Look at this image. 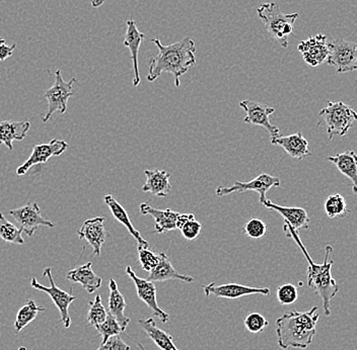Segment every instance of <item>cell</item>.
<instances>
[{
  "instance_id": "obj_1",
  "label": "cell",
  "mask_w": 357,
  "mask_h": 350,
  "mask_svg": "<svg viewBox=\"0 0 357 350\" xmlns=\"http://www.w3.org/2000/svg\"><path fill=\"white\" fill-rule=\"evenodd\" d=\"M151 42L158 47V54L149 60L147 80L155 82L162 73H171L174 75L176 88H180L181 77L196 64L195 42L188 37L167 46H164L158 38Z\"/></svg>"
},
{
  "instance_id": "obj_2",
  "label": "cell",
  "mask_w": 357,
  "mask_h": 350,
  "mask_svg": "<svg viewBox=\"0 0 357 350\" xmlns=\"http://www.w3.org/2000/svg\"><path fill=\"white\" fill-rule=\"evenodd\" d=\"M320 319L318 307L310 311H289L275 321L276 335L280 349H305L312 344Z\"/></svg>"
},
{
  "instance_id": "obj_3",
  "label": "cell",
  "mask_w": 357,
  "mask_h": 350,
  "mask_svg": "<svg viewBox=\"0 0 357 350\" xmlns=\"http://www.w3.org/2000/svg\"><path fill=\"white\" fill-rule=\"evenodd\" d=\"M283 230L287 234V237L292 238L300 247L301 250L305 254V260L309 263L307 267V285L311 289L322 298L324 311L325 315L331 314V302L339 292V287L336 280L332 276V267L334 260H330V256L333 253L334 249L331 245H328L325 248V260L322 264L312 262L309 252L305 249L298 236V232L294 231L287 225L284 224Z\"/></svg>"
},
{
  "instance_id": "obj_4",
  "label": "cell",
  "mask_w": 357,
  "mask_h": 350,
  "mask_svg": "<svg viewBox=\"0 0 357 350\" xmlns=\"http://www.w3.org/2000/svg\"><path fill=\"white\" fill-rule=\"evenodd\" d=\"M258 17L264 22L267 32L282 48L289 45V35H294V24L300 15L298 13H283L276 2L261 4L257 10Z\"/></svg>"
},
{
  "instance_id": "obj_5",
  "label": "cell",
  "mask_w": 357,
  "mask_h": 350,
  "mask_svg": "<svg viewBox=\"0 0 357 350\" xmlns=\"http://www.w3.org/2000/svg\"><path fill=\"white\" fill-rule=\"evenodd\" d=\"M319 116L325 122L329 140L335 136H345L357 120L356 111L342 102H328L327 106L320 111Z\"/></svg>"
},
{
  "instance_id": "obj_6",
  "label": "cell",
  "mask_w": 357,
  "mask_h": 350,
  "mask_svg": "<svg viewBox=\"0 0 357 350\" xmlns=\"http://www.w3.org/2000/svg\"><path fill=\"white\" fill-rule=\"evenodd\" d=\"M77 81V78L73 77L66 82L62 77L61 70L55 71L54 84L45 93V99L48 102V111L42 117L43 122H49L53 113L57 111L61 115L66 113L68 100L73 97V84Z\"/></svg>"
},
{
  "instance_id": "obj_7",
  "label": "cell",
  "mask_w": 357,
  "mask_h": 350,
  "mask_svg": "<svg viewBox=\"0 0 357 350\" xmlns=\"http://www.w3.org/2000/svg\"><path fill=\"white\" fill-rule=\"evenodd\" d=\"M327 63L337 73L354 72L357 69V45L344 39L328 42Z\"/></svg>"
},
{
  "instance_id": "obj_8",
  "label": "cell",
  "mask_w": 357,
  "mask_h": 350,
  "mask_svg": "<svg viewBox=\"0 0 357 350\" xmlns=\"http://www.w3.org/2000/svg\"><path fill=\"white\" fill-rule=\"evenodd\" d=\"M43 276L48 278L50 287L40 284L37 278H33L31 280V287L37 289V291L43 292V293L50 296L55 306L59 310L60 322L63 324L64 328L68 329L71 326V323H73L71 322L70 315H69V306L75 302L77 296H73V294L67 293V292L56 285L51 267H46L44 269Z\"/></svg>"
},
{
  "instance_id": "obj_9",
  "label": "cell",
  "mask_w": 357,
  "mask_h": 350,
  "mask_svg": "<svg viewBox=\"0 0 357 350\" xmlns=\"http://www.w3.org/2000/svg\"><path fill=\"white\" fill-rule=\"evenodd\" d=\"M280 186V178L275 176L262 173L257 176L251 182H236L231 186H218L215 191L216 197L222 198L225 196L231 195L234 193H245V191H254L259 195V202L261 205L264 204L267 200L266 195L270 189L273 187Z\"/></svg>"
},
{
  "instance_id": "obj_10",
  "label": "cell",
  "mask_w": 357,
  "mask_h": 350,
  "mask_svg": "<svg viewBox=\"0 0 357 350\" xmlns=\"http://www.w3.org/2000/svg\"><path fill=\"white\" fill-rule=\"evenodd\" d=\"M10 215L20 224L22 233L33 236L39 227L54 228L55 224L45 219L37 202H29L21 208L10 209Z\"/></svg>"
},
{
  "instance_id": "obj_11",
  "label": "cell",
  "mask_w": 357,
  "mask_h": 350,
  "mask_svg": "<svg viewBox=\"0 0 357 350\" xmlns=\"http://www.w3.org/2000/svg\"><path fill=\"white\" fill-rule=\"evenodd\" d=\"M241 109L245 111V124L254 125V126L262 127L269 132L271 138L280 136V130L278 127L274 126L270 122V116L275 111V109L254 102V100H245L240 102Z\"/></svg>"
},
{
  "instance_id": "obj_12",
  "label": "cell",
  "mask_w": 357,
  "mask_h": 350,
  "mask_svg": "<svg viewBox=\"0 0 357 350\" xmlns=\"http://www.w3.org/2000/svg\"><path fill=\"white\" fill-rule=\"evenodd\" d=\"M68 144L63 140L54 139L49 143L36 145L28 160L17 167V175H24L35 165L46 164L52 157H59L66 152Z\"/></svg>"
},
{
  "instance_id": "obj_13",
  "label": "cell",
  "mask_w": 357,
  "mask_h": 350,
  "mask_svg": "<svg viewBox=\"0 0 357 350\" xmlns=\"http://www.w3.org/2000/svg\"><path fill=\"white\" fill-rule=\"evenodd\" d=\"M126 273L135 285L138 298L153 312L156 317L160 319V322L167 323V321L169 320V315L158 304L155 283L149 282L146 278H139L137 274L134 273L131 267H126Z\"/></svg>"
},
{
  "instance_id": "obj_14",
  "label": "cell",
  "mask_w": 357,
  "mask_h": 350,
  "mask_svg": "<svg viewBox=\"0 0 357 350\" xmlns=\"http://www.w3.org/2000/svg\"><path fill=\"white\" fill-rule=\"evenodd\" d=\"M202 289L206 296H214L216 298L233 299V300L243 298V296H270L271 294L269 287H253L238 284L216 285L215 283H211L202 287Z\"/></svg>"
},
{
  "instance_id": "obj_15",
  "label": "cell",
  "mask_w": 357,
  "mask_h": 350,
  "mask_svg": "<svg viewBox=\"0 0 357 350\" xmlns=\"http://www.w3.org/2000/svg\"><path fill=\"white\" fill-rule=\"evenodd\" d=\"M303 60L307 65H322L328 57V39L323 33L312 35L305 41H301L298 46Z\"/></svg>"
},
{
  "instance_id": "obj_16",
  "label": "cell",
  "mask_w": 357,
  "mask_h": 350,
  "mask_svg": "<svg viewBox=\"0 0 357 350\" xmlns=\"http://www.w3.org/2000/svg\"><path fill=\"white\" fill-rule=\"evenodd\" d=\"M106 219L104 217H95L84 221L79 230L77 231L78 237L86 240L93 248V256H100L102 246L106 241Z\"/></svg>"
},
{
  "instance_id": "obj_17",
  "label": "cell",
  "mask_w": 357,
  "mask_h": 350,
  "mask_svg": "<svg viewBox=\"0 0 357 350\" xmlns=\"http://www.w3.org/2000/svg\"><path fill=\"white\" fill-rule=\"evenodd\" d=\"M268 209H273L278 212L279 215L284 219V224L294 229V231L298 232L301 229H309L310 219L307 211L300 207H284L280 205L274 204L271 200H267L262 205Z\"/></svg>"
},
{
  "instance_id": "obj_18",
  "label": "cell",
  "mask_w": 357,
  "mask_h": 350,
  "mask_svg": "<svg viewBox=\"0 0 357 350\" xmlns=\"http://www.w3.org/2000/svg\"><path fill=\"white\" fill-rule=\"evenodd\" d=\"M271 144L280 146L292 159L303 160L307 156H312V153L310 152L309 141L303 137L301 132L292 135H280L271 138Z\"/></svg>"
},
{
  "instance_id": "obj_19",
  "label": "cell",
  "mask_w": 357,
  "mask_h": 350,
  "mask_svg": "<svg viewBox=\"0 0 357 350\" xmlns=\"http://www.w3.org/2000/svg\"><path fill=\"white\" fill-rule=\"evenodd\" d=\"M139 212L142 215L151 216L155 220V233L165 234L176 230L177 219L180 213L172 211L171 209H160L153 208L147 202L140 205Z\"/></svg>"
},
{
  "instance_id": "obj_20",
  "label": "cell",
  "mask_w": 357,
  "mask_h": 350,
  "mask_svg": "<svg viewBox=\"0 0 357 350\" xmlns=\"http://www.w3.org/2000/svg\"><path fill=\"white\" fill-rule=\"evenodd\" d=\"M127 31L125 33L124 45L126 48H128L131 52V59L133 63V86L137 88L140 84V74L139 68H138V53H139L140 46H142V41L145 39L144 33L139 32L136 22L132 19L127 21Z\"/></svg>"
},
{
  "instance_id": "obj_21",
  "label": "cell",
  "mask_w": 357,
  "mask_h": 350,
  "mask_svg": "<svg viewBox=\"0 0 357 350\" xmlns=\"http://www.w3.org/2000/svg\"><path fill=\"white\" fill-rule=\"evenodd\" d=\"M160 256V262L158 265L149 271V278H146L149 282H167V280H180V282L188 283L192 284L194 283L193 276H187V274H182L178 273L175 269H174L173 264H172L171 260H169L167 255L165 252H160L158 253Z\"/></svg>"
},
{
  "instance_id": "obj_22",
  "label": "cell",
  "mask_w": 357,
  "mask_h": 350,
  "mask_svg": "<svg viewBox=\"0 0 357 350\" xmlns=\"http://www.w3.org/2000/svg\"><path fill=\"white\" fill-rule=\"evenodd\" d=\"M66 278L73 284L82 285V287L89 294H93L100 289L102 285V278L93 271V263L88 262L86 264L71 269L66 274Z\"/></svg>"
},
{
  "instance_id": "obj_23",
  "label": "cell",
  "mask_w": 357,
  "mask_h": 350,
  "mask_svg": "<svg viewBox=\"0 0 357 350\" xmlns=\"http://www.w3.org/2000/svg\"><path fill=\"white\" fill-rule=\"evenodd\" d=\"M31 129L30 122L3 120L0 122V145L13 150V142L22 141L28 136Z\"/></svg>"
},
{
  "instance_id": "obj_24",
  "label": "cell",
  "mask_w": 357,
  "mask_h": 350,
  "mask_svg": "<svg viewBox=\"0 0 357 350\" xmlns=\"http://www.w3.org/2000/svg\"><path fill=\"white\" fill-rule=\"evenodd\" d=\"M126 307V301L118 289L117 283L114 278H111L109 282V313L119 323L123 332L127 329V326L130 323V318L125 315Z\"/></svg>"
},
{
  "instance_id": "obj_25",
  "label": "cell",
  "mask_w": 357,
  "mask_h": 350,
  "mask_svg": "<svg viewBox=\"0 0 357 350\" xmlns=\"http://www.w3.org/2000/svg\"><path fill=\"white\" fill-rule=\"evenodd\" d=\"M146 182L142 186L144 193H151L158 198H166L171 191L172 184L169 182V175L166 170H145Z\"/></svg>"
},
{
  "instance_id": "obj_26",
  "label": "cell",
  "mask_w": 357,
  "mask_h": 350,
  "mask_svg": "<svg viewBox=\"0 0 357 350\" xmlns=\"http://www.w3.org/2000/svg\"><path fill=\"white\" fill-rule=\"evenodd\" d=\"M104 200L107 206L110 209L113 217L115 218L118 222L121 223L123 226L127 229V231L131 234L134 239L137 241L138 245L149 247V242L140 235L139 231L133 226L132 222H131L130 218H129L128 213H127L126 209L123 208L122 205L119 204L117 200H115L113 196L111 195L105 196Z\"/></svg>"
},
{
  "instance_id": "obj_27",
  "label": "cell",
  "mask_w": 357,
  "mask_h": 350,
  "mask_svg": "<svg viewBox=\"0 0 357 350\" xmlns=\"http://www.w3.org/2000/svg\"><path fill=\"white\" fill-rule=\"evenodd\" d=\"M328 161L332 162L346 177L349 178L354 186V193H357V156L354 150L329 156Z\"/></svg>"
},
{
  "instance_id": "obj_28",
  "label": "cell",
  "mask_w": 357,
  "mask_h": 350,
  "mask_svg": "<svg viewBox=\"0 0 357 350\" xmlns=\"http://www.w3.org/2000/svg\"><path fill=\"white\" fill-rule=\"evenodd\" d=\"M138 323L158 349L162 350H180L174 342L173 336L160 329L153 318L140 319Z\"/></svg>"
},
{
  "instance_id": "obj_29",
  "label": "cell",
  "mask_w": 357,
  "mask_h": 350,
  "mask_svg": "<svg viewBox=\"0 0 357 350\" xmlns=\"http://www.w3.org/2000/svg\"><path fill=\"white\" fill-rule=\"evenodd\" d=\"M44 311L45 308L38 306L35 301L29 300L17 312L15 325H13L15 333L22 332V330L26 328L29 324H31L37 318L38 314Z\"/></svg>"
},
{
  "instance_id": "obj_30",
  "label": "cell",
  "mask_w": 357,
  "mask_h": 350,
  "mask_svg": "<svg viewBox=\"0 0 357 350\" xmlns=\"http://www.w3.org/2000/svg\"><path fill=\"white\" fill-rule=\"evenodd\" d=\"M176 226L182 233L183 237L188 241L195 240L202 230V224L195 219L193 214L180 213Z\"/></svg>"
},
{
  "instance_id": "obj_31",
  "label": "cell",
  "mask_w": 357,
  "mask_h": 350,
  "mask_svg": "<svg viewBox=\"0 0 357 350\" xmlns=\"http://www.w3.org/2000/svg\"><path fill=\"white\" fill-rule=\"evenodd\" d=\"M326 215L330 219H341L346 217L350 209L347 208V202L343 196L336 193L327 198L324 204Z\"/></svg>"
},
{
  "instance_id": "obj_32",
  "label": "cell",
  "mask_w": 357,
  "mask_h": 350,
  "mask_svg": "<svg viewBox=\"0 0 357 350\" xmlns=\"http://www.w3.org/2000/svg\"><path fill=\"white\" fill-rule=\"evenodd\" d=\"M22 230L10 222L3 214L0 213V237L6 242L11 244L24 245V240L22 236Z\"/></svg>"
},
{
  "instance_id": "obj_33",
  "label": "cell",
  "mask_w": 357,
  "mask_h": 350,
  "mask_svg": "<svg viewBox=\"0 0 357 350\" xmlns=\"http://www.w3.org/2000/svg\"><path fill=\"white\" fill-rule=\"evenodd\" d=\"M89 306L86 323H88L89 326L95 327V329H97L106 320L108 312H107L106 308L102 305V298H100V295H97L95 300L89 301Z\"/></svg>"
},
{
  "instance_id": "obj_34",
  "label": "cell",
  "mask_w": 357,
  "mask_h": 350,
  "mask_svg": "<svg viewBox=\"0 0 357 350\" xmlns=\"http://www.w3.org/2000/svg\"><path fill=\"white\" fill-rule=\"evenodd\" d=\"M96 330L99 332L100 338H102V343L106 342L112 336L120 335L123 332L119 323L110 313H108L106 320Z\"/></svg>"
},
{
  "instance_id": "obj_35",
  "label": "cell",
  "mask_w": 357,
  "mask_h": 350,
  "mask_svg": "<svg viewBox=\"0 0 357 350\" xmlns=\"http://www.w3.org/2000/svg\"><path fill=\"white\" fill-rule=\"evenodd\" d=\"M137 251L138 260H139L142 269L147 271V273L153 271L156 265H158V262H160L158 253H155V251L151 250L149 246H142V245H138Z\"/></svg>"
},
{
  "instance_id": "obj_36",
  "label": "cell",
  "mask_w": 357,
  "mask_h": 350,
  "mask_svg": "<svg viewBox=\"0 0 357 350\" xmlns=\"http://www.w3.org/2000/svg\"><path fill=\"white\" fill-rule=\"evenodd\" d=\"M243 231H244L245 235L251 239H261L266 235L267 225L265 224L264 221L253 218L245 223Z\"/></svg>"
},
{
  "instance_id": "obj_37",
  "label": "cell",
  "mask_w": 357,
  "mask_h": 350,
  "mask_svg": "<svg viewBox=\"0 0 357 350\" xmlns=\"http://www.w3.org/2000/svg\"><path fill=\"white\" fill-rule=\"evenodd\" d=\"M278 302L283 306L294 304L298 298V287L292 284H285L278 287L276 291Z\"/></svg>"
},
{
  "instance_id": "obj_38",
  "label": "cell",
  "mask_w": 357,
  "mask_h": 350,
  "mask_svg": "<svg viewBox=\"0 0 357 350\" xmlns=\"http://www.w3.org/2000/svg\"><path fill=\"white\" fill-rule=\"evenodd\" d=\"M244 323L248 331L253 334L261 333V332L264 331L268 325H269L267 319L265 318L262 314L257 313V312L249 314V315L245 318Z\"/></svg>"
},
{
  "instance_id": "obj_39",
  "label": "cell",
  "mask_w": 357,
  "mask_h": 350,
  "mask_svg": "<svg viewBox=\"0 0 357 350\" xmlns=\"http://www.w3.org/2000/svg\"><path fill=\"white\" fill-rule=\"evenodd\" d=\"M97 350H130V347L122 340L121 336H112L105 343H100Z\"/></svg>"
},
{
  "instance_id": "obj_40",
  "label": "cell",
  "mask_w": 357,
  "mask_h": 350,
  "mask_svg": "<svg viewBox=\"0 0 357 350\" xmlns=\"http://www.w3.org/2000/svg\"><path fill=\"white\" fill-rule=\"evenodd\" d=\"M17 49V45L13 44L8 46L6 43L0 44V62L6 61V59L11 57Z\"/></svg>"
},
{
  "instance_id": "obj_41",
  "label": "cell",
  "mask_w": 357,
  "mask_h": 350,
  "mask_svg": "<svg viewBox=\"0 0 357 350\" xmlns=\"http://www.w3.org/2000/svg\"><path fill=\"white\" fill-rule=\"evenodd\" d=\"M105 2H106V0H91V6L93 8H98L102 6Z\"/></svg>"
},
{
  "instance_id": "obj_42",
  "label": "cell",
  "mask_w": 357,
  "mask_h": 350,
  "mask_svg": "<svg viewBox=\"0 0 357 350\" xmlns=\"http://www.w3.org/2000/svg\"><path fill=\"white\" fill-rule=\"evenodd\" d=\"M6 43V39L4 38L0 37V44Z\"/></svg>"
},
{
  "instance_id": "obj_43",
  "label": "cell",
  "mask_w": 357,
  "mask_h": 350,
  "mask_svg": "<svg viewBox=\"0 0 357 350\" xmlns=\"http://www.w3.org/2000/svg\"><path fill=\"white\" fill-rule=\"evenodd\" d=\"M19 350H28V349H26V347H20Z\"/></svg>"
}]
</instances>
